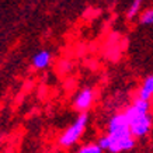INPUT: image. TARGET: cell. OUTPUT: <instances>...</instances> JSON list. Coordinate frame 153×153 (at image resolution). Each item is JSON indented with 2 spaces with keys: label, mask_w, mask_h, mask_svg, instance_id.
Returning a JSON list of instances; mask_svg holds the SVG:
<instances>
[{
  "label": "cell",
  "mask_w": 153,
  "mask_h": 153,
  "mask_svg": "<svg viewBox=\"0 0 153 153\" xmlns=\"http://www.w3.org/2000/svg\"><path fill=\"white\" fill-rule=\"evenodd\" d=\"M129 121L131 134L135 139L143 138L150 132L153 125V117L150 114V102L145 101L138 96L132 100V104L124 111Z\"/></svg>",
  "instance_id": "6da1fadb"
},
{
  "label": "cell",
  "mask_w": 153,
  "mask_h": 153,
  "mask_svg": "<svg viewBox=\"0 0 153 153\" xmlns=\"http://www.w3.org/2000/svg\"><path fill=\"white\" fill-rule=\"evenodd\" d=\"M102 150L108 153H122L132 150L135 148V138L131 131L120 134H105L97 142Z\"/></svg>",
  "instance_id": "7a4b0ae2"
},
{
  "label": "cell",
  "mask_w": 153,
  "mask_h": 153,
  "mask_svg": "<svg viewBox=\"0 0 153 153\" xmlns=\"http://www.w3.org/2000/svg\"><path fill=\"white\" fill-rule=\"evenodd\" d=\"M88 125V114H79L76 120L66 128L58 138V145L63 149H69L77 143L86 132Z\"/></svg>",
  "instance_id": "3957f363"
},
{
  "label": "cell",
  "mask_w": 153,
  "mask_h": 153,
  "mask_svg": "<svg viewBox=\"0 0 153 153\" xmlns=\"http://www.w3.org/2000/svg\"><path fill=\"white\" fill-rule=\"evenodd\" d=\"M94 94H96L94 90L88 86L80 88L74 94L73 101H72V107H73L74 111H77L79 114H87V111L91 108L94 102Z\"/></svg>",
  "instance_id": "277c9868"
},
{
  "label": "cell",
  "mask_w": 153,
  "mask_h": 153,
  "mask_svg": "<svg viewBox=\"0 0 153 153\" xmlns=\"http://www.w3.org/2000/svg\"><path fill=\"white\" fill-rule=\"evenodd\" d=\"M131 131L129 128V121L128 117L124 111L117 112L108 120L107 124V134H120V132H126Z\"/></svg>",
  "instance_id": "5b68a950"
},
{
  "label": "cell",
  "mask_w": 153,
  "mask_h": 153,
  "mask_svg": "<svg viewBox=\"0 0 153 153\" xmlns=\"http://www.w3.org/2000/svg\"><path fill=\"white\" fill-rule=\"evenodd\" d=\"M51 62H52L51 51H48V49H42V51H38L37 53L33 56L31 65H33L34 69L42 70V69H47L48 66L51 65Z\"/></svg>",
  "instance_id": "8992f818"
},
{
  "label": "cell",
  "mask_w": 153,
  "mask_h": 153,
  "mask_svg": "<svg viewBox=\"0 0 153 153\" xmlns=\"http://www.w3.org/2000/svg\"><path fill=\"white\" fill-rule=\"evenodd\" d=\"M138 97L145 101H150V98L153 97V74H149L142 80V84L138 90Z\"/></svg>",
  "instance_id": "52a82bcc"
},
{
  "label": "cell",
  "mask_w": 153,
  "mask_h": 153,
  "mask_svg": "<svg viewBox=\"0 0 153 153\" xmlns=\"http://www.w3.org/2000/svg\"><path fill=\"white\" fill-rule=\"evenodd\" d=\"M140 10H142V1H140V0L132 1L131 6L126 9V13H125L126 20H134V19H136V17H139L140 13H142Z\"/></svg>",
  "instance_id": "ba28073f"
},
{
  "label": "cell",
  "mask_w": 153,
  "mask_h": 153,
  "mask_svg": "<svg viewBox=\"0 0 153 153\" xmlns=\"http://www.w3.org/2000/svg\"><path fill=\"white\" fill-rule=\"evenodd\" d=\"M138 23L140 25H153V7L143 10L138 17Z\"/></svg>",
  "instance_id": "9c48e42d"
},
{
  "label": "cell",
  "mask_w": 153,
  "mask_h": 153,
  "mask_svg": "<svg viewBox=\"0 0 153 153\" xmlns=\"http://www.w3.org/2000/svg\"><path fill=\"white\" fill-rule=\"evenodd\" d=\"M102 152H104V150L100 148V145L94 143V142L84 143L77 149V153H102Z\"/></svg>",
  "instance_id": "30bf717a"
}]
</instances>
